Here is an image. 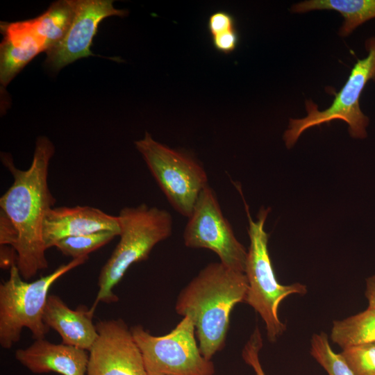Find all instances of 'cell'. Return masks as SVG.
I'll list each match as a JSON object with an SVG mask.
<instances>
[{
  "label": "cell",
  "instance_id": "obj_23",
  "mask_svg": "<svg viewBox=\"0 0 375 375\" xmlns=\"http://www.w3.org/2000/svg\"><path fill=\"white\" fill-rule=\"evenodd\" d=\"M262 347V335L259 328L256 327L244 344L242 351L244 361L251 367L256 375H265L259 358Z\"/></svg>",
  "mask_w": 375,
  "mask_h": 375
},
{
  "label": "cell",
  "instance_id": "obj_5",
  "mask_svg": "<svg viewBox=\"0 0 375 375\" xmlns=\"http://www.w3.org/2000/svg\"><path fill=\"white\" fill-rule=\"evenodd\" d=\"M244 205L250 240L244 271L248 281L245 302L262 318L268 340L275 342L286 328L278 317L280 303L290 295L306 294L307 288L300 283L290 285L278 283L268 251L269 235L265 230V223L270 209L262 208L257 219L253 221L245 202Z\"/></svg>",
  "mask_w": 375,
  "mask_h": 375
},
{
  "label": "cell",
  "instance_id": "obj_14",
  "mask_svg": "<svg viewBox=\"0 0 375 375\" xmlns=\"http://www.w3.org/2000/svg\"><path fill=\"white\" fill-rule=\"evenodd\" d=\"M95 309L80 305L73 310L58 295L49 294L43 321L60 335L62 343L89 351L98 336L93 323Z\"/></svg>",
  "mask_w": 375,
  "mask_h": 375
},
{
  "label": "cell",
  "instance_id": "obj_12",
  "mask_svg": "<svg viewBox=\"0 0 375 375\" xmlns=\"http://www.w3.org/2000/svg\"><path fill=\"white\" fill-rule=\"evenodd\" d=\"M102 231L119 233L117 216L88 206L51 208L47 212L42 235L47 249L59 240Z\"/></svg>",
  "mask_w": 375,
  "mask_h": 375
},
{
  "label": "cell",
  "instance_id": "obj_25",
  "mask_svg": "<svg viewBox=\"0 0 375 375\" xmlns=\"http://www.w3.org/2000/svg\"><path fill=\"white\" fill-rule=\"evenodd\" d=\"M17 253L15 249L6 247V245H1V267L3 269L11 268V267L17 264Z\"/></svg>",
  "mask_w": 375,
  "mask_h": 375
},
{
  "label": "cell",
  "instance_id": "obj_16",
  "mask_svg": "<svg viewBox=\"0 0 375 375\" xmlns=\"http://www.w3.org/2000/svg\"><path fill=\"white\" fill-rule=\"evenodd\" d=\"M291 10L294 12L335 10L344 17L339 35L345 37L358 26L375 17V0H310L294 4Z\"/></svg>",
  "mask_w": 375,
  "mask_h": 375
},
{
  "label": "cell",
  "instance_id": "obj_13",
  "mask_svg": "<svg viewBox=\"0 0 375 375\" xmlns=\"http://www.w3.org/2000/svg\"><path fill=\"white\" fill-rule=\"evenodd\" d=\"M63 343L36 339L25 349L15 351L17 360L34 374L55 372L61 375H86L89 353Z\"/></svg>",
  "mask_w": 375,
  "mask_h": 375
},
{
  "label": "cell",
  "instance_id": "obj_24",
  "mask_svg": "<svg viewBox=\"0 0 375 375\" xmlns=\"http://www.w3.org/2000/svg\"><path fill=\"white\" fill-rule=\"evenodd\" d=\"M0 212V244L14 248L18 238L17 230L10 218L3 211Z\"/></svg>",
  "mask_w": 375,
  "mask_h": 375
},
{
  "label": "cell",
  "instance_id": "obj_22",
  "mask_svg": "<svg viewBox=\"0 0 375 375\" xmlns=\"http://www.w3.org/2000/svg\"><path fill=\"white\" fill-rule=\"evenodd\" d=\"M340 354L354 375H375V342L342 349Z\"/></svg>",
  "mask_w": 375,
  "mask_h": 375
},
{
  "label": "cell",
  "instance_id": "obj_18",
  "mask_svg": "<svg viewBox=\"0 0 375 375\" xmlns=\"http://www.w3.org/2000/svg\"><path fill=\"white\" fill-rule=\"evenodd\" d=\"M330 338L342 349L375 342V308L333 321Z\"/></svg>",
  "mask_w": 375,
  "mask_h": 375
},
{
  "label": "cell",
  "instance_id": "obj_9",
  "mask_svg": "<svg viewBox=\"0 0 375 375\" xmlns=\"http://www.w3.org/2000/svg\"><path fill=\"white\" fill-rule=\"evenodd\" d=\"M188 219L183 232L187 247L210 250L225 266L244 272L247 251L236 238L209 185L200 194Z\"/></svg>",
  "mask_w": 375,
  "mask_h": 375
},
{
  "label": "cell",
  "instance_id": "obj_10",
  "mask_svg": "<svg viewBox=\"0 0 375 375\" xmlns=\"http://www.w3.org/2000/svg\"><path fill=\"white\" fill-rule=\"evenodd\" d=\"M86 375H147L131 328L122 319L99 321Z\"/></svg>",
  "mask_w": 375,
  "mask_h": 375
},
{
  "label": "cell",
  "instance_id": "obj_1",
  "mask_svg": "<svg viewBox=\"0 0 375 375\" xmlns=\"http://www.w3.org/2000/svg\"><path fill=\"white\" fill-rule=\"evenodd\" d=\"M54 151L48 138L38 137L27 169H18L10 155L1 154L2 163L12 174L13 182L1 197L0 207L17 230L18 238L14 247L17 267L25 281L49 265L42 229L47 212L56 202L48 185L49 162Z\"/></svg>",
  "mask_w": 375,
  "mask_h": 375
},
{
  "label": "cell",
  "instance_id": "obj_15",
  "mask_svg": "<svg viewBox=\"0 0 375 375\" xmlns=\"http://www.w3.org/2000/svg\"><path fill=\"white\" fill-rule=\"evenodd\" d=\"M0 81L6 87L35 56L44 49L28 31L22 28H7L1 31Z\"/></svg>",
  "mask_w": 375,
  "mask_h": 375
},
{
  "label": "cell",
  "instance_id": "obj_4",
  "mask_svg": "<svg viewBox=\"0 0 375 375\" xmlns=\"http://www.w3.org/2000/svg\"><path fill=\"white\" fill-rule=\"evenodd\" d=\"M88 257L72 259L51 273L28 282L21 276L17 264L9 269L8 278L0 284V345L10 349L27 328L35 340L44 338L50 328L43 313L51 285L70 270L84 264Z\"/></svg>",
  "mask_w": 375,
  "mask_h": 375
},
{
  "label": "cell",
  "instance_id": "obj_2",
  "mask_svg": "<svg viewBox=\"0 0 375 375\" xmlns=\"http://www.w3.org/2000/svg\"><path fill=\"white\" fill-rule=\"evenodd\" d=\"M247 290L244 272L218 262L204 267L179 293L175 311L193 321L200 351L206 359L224 347L231 313L237 303L245 302Z\"/></svg>",
  "mask_w": 375,
  "mask_h": 375
},
{
  "label": "cell",
  "instance_id": "obj_7",
  "mask_svg": "<svg viewBox=\"0 0 375 375\" xmlns=\"http://www.w3.org/2000/svg\"><path fill=\"white\" fill-rule=\"evenodd\" d=\"M147 375H214L211 360L201 353L193 321L183 317L169 333L156 336L142 326L131 328Z\"/></svg>",
  "mask_w": 375,
  "mask_h": 375
},
{
  "label": "cell",
  "instance_id": "obj_20",
  "mask_svg": "<svg viewBox=\"0 0 375 375\" xmlns=\"http://www.w3.org/2000/svg\"><path fill=\"white\" fill-rule=\"evenodd\" d=\"M119 235L117 231H102L62 239L54 247L72 259L88 257L89 253L109 243Z\"/></svg>",
  "mask_w": 375,
  "mask_h": 375
},
{
  "label": "cell",
  "instance_id": "obj_19",
  "mask_svg": "<svg viewBox=\"0 0 375 375\" xmlns=\"http://www.w3.org/2000/svg\"><path fill=\"white\" fill-rule=\"evenodd\" d=\"M207 27L216 51L229 54L235 50L239 42V35L231 14L223 10L212 13L208 17Z\"/></svg>",
  "mask_w": 375,
  "mask_h": 375
},
{
  "label": "cell",
  "instance_id": "obj_21",
  "mask_svg": "<svg viewBox=\"0 0 375 375\" xmlns=\"http://www.w3.org/2000/svg\"><path fill=\"white\" fill-rule=\"evenodd\" d=\"M310 351L328 375H354L341 354L332 349L324 332L312 335Z\"/></svg>",
  "mask_w": 375,
  "mask_h": 375
},
{
  "label": "cell",
  "instance_id": "obj_8",
  "mask_svg": "<svg viewBox=\"0 0 375 375\" xmlns=\"http://www.w3.org/2000/svg\"><path fill=\"white\" fill-rule=\"evenodd\" d=\"M367 56L358 59L351 70L350 75L342 89L327 109L319 111L316 104L310 101L306 103L308 115L302 119H290L288 129L283 139L290 149L297 142L301 134L307 128L341 119L347 123L349 133L352 138L367 137L366 128L368 117L362 112L359 99L367 82L375 81V37L365 42Z\"/></svg>",
  "mask_w": 375,
  "mask_h": 375
},
{
  "label": "cell",
  "instance_id": "obj_11",
  "mask_svg": "<svg viewBox=\"0 0 375 375\" xmlns=\"http://www.w3.org/2000/svg\"><path fill=\"white\" fill-rule=\"evenodd\" d=\"M112 0H74V15L65 37L46 51L45 63L60 70L74 61L94 55L90 51L99 23L110 16L124 17L128 12L116 9Z\"/></svg>",
  "mask_w": 375,
  "mask_h": 375
},
{
  "label": "cell",
  "instance_id": "obj_3",
  "mask_svg": "<svg viewBox=\"0 0 375 375\" xmlns=\"http://www.w3.org/2000/svg\"><path fill=\"white\" fill-rule=\"evenodd\" d=\"M119 241L107 262L102 267L99 290L92 307L99 302L111 303L118 301L113 289L134 263L147 260L159 242L172 233L173 219L166 210L141 203L124 207L117 215Z\"/></svg>",
  "mask_w": 375,
  "mask_h": 375
},
{
  "label": "cell",
  "instance_id": "obj_17",
  "mask_svg": "<svg viewBox=\"0 0 375 375\" xmlns=\"http://www.w3.org/2000/svg\"><path fill=\"white\" fill-rule=\"evenodd\" d=\"M74 15V0H60L53 3L41 15L28 21L47 51L65 37Z\"/></svg>",
  "mask_w": 375,
  "mask_h": 375
},
{
  "label": "cell",
  "instance_id": "obj_26",
  "mask_svg": "<svg viewBox=\"0 0 375 375\" xmlns=\"http://www.w3.org/2000/svg\"><path fill=\"white\" fill-rule=\"evenodd\" d=\"M365 294L368 301V307L375 308V274L366 279Z\"/></svg>",
  "mask_w": 375,
  "mask_h": 375
},
{
  "label": "cell",
  "instance_id": "obj_6",
  "mask_svg": "<svg viewBox=\"0 0 375 375\" xmlns=\"http://www.w3.org/2000/svg\"><path fill=\"white\" fill-rule=\"evenodd\" d=\"M134 143L169 204L188 217L200 194L209 185L201 163L192 154L156 141L148 132Z\"/></svg>",
  "mask_w": 375,
  "mask_h": 375
}]
</instances>
